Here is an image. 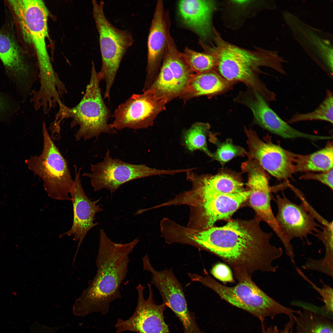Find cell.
Instances as JSON below:
<instances>
[{
	"instance_id": "cell-1",
	"label": "cell",
	"mask_w": 333,
	"mask_h": 333,
	"mask_svg": "<svg viewBox=\"0 0 333 333\" xmlns=\"http://www.w3.org/2000/svg\"><path fill=\"white\" fill-rule=\"evenodd\" d=\"M257 217L249 220L230 219L224 225L204 230L191 229V245L209 252L233 269L242 267L252 276L255 272H273V261L282 257V248L272 245V233L264 232Z\"/></svg>"
},
{
	"instance_id": "cell-2",
	"label": "cell",
	"mask_w": 333,
	"mask_h": 333,
	"mask_svg": "<svg viewBox=\"0 0 333 333\" xmlns=\"http://www.w3.org/2000/svg\"><path fill=\"white\" fill-rule=\"evenodd\" d=\"M139 241L136 238L126 243H115L100 229L96 273L76 301L72 308L75 315L84 317L94 312L106 314L110 303L121 298L120 287L128 272L129 256Z\"/></svg>"
},
{
	"instance_id": "cell-3",
	"label": "cell",
	"mask_w": 333,
	"mask_h": 333,
	"mask_svg": "<svg viewBox=\"0 0 333 333\" xmlns=\"http://www.w3.org/2000/svg\"><path fill=\"white\" fill-rule=\"evenodd\" d=\"M215 45H206L204 48L216 61L218 73L227 80L240 81L258 92L268 102L275 100L276 95L269 90L260 78V68L265 66L279 72L282 60L276 52L263 50L252 51L228 43L215 32Z\"/></svg>"
},
{
	"instance_id": "cell-4",
	"label": "cell",
	"mask_w": 333,
	"mask_h": 333,
	"mask_svg": "<svg viewBox=\"0 0 333 333\" xmlns=\"http://www.w3.org/2000/svg\"><path fill=\"white\" fill-rule=\"evenodd\" d=\"M6 1L13 23L23 39L34 47L39 69L40 85L45 88L56 86L60 79L53 68L47 50L48 11L45 4L41 0Z\"/></svg>"
},
{
	"instance_id": "cell-5",
	"label": "cell",
	"mask_w": 333,
	"mask_h": 333,
	"mask_svg": "<svg viewBox=\"0 0 333 333\" xmlns=\"http://www.w3.org/2000/svg\"><path fill=\"white\" fill-rule=\"evenodd\" d=\"M233 270L238 282L232 287L221 284L208 274L201 276L194 274L192 280L212 290L222 299L247 312L261 322L282 314L293 318L298 312V310L286 307L268 295L253 282L252 276L243 268L237 267Z\"/></svg>"
},
{
	"instance_id": "cell-6",
	"label": "cell",
	"mask_w": 333,
	"mask_h": 333,
	"mask_svg": "<svg viewBox=\"0 0 333 333\" xmlns=\"http://www.w3.org/2000/svg\"><path fill=\"white\" fill-rule=\"evenodd\" d=\"M101 80L92 62L91 75L85 93L79 103L70 108L65 105L57 113L50 126L54 131L60 130V124L65 118H71L72 128L78 126L75 134L77 140L98 138L102 133L113 134L116 130L108 123L110 112L102 98L100 87Z\"/></svg>"
},
{
	"instance_id": "cell-7",
	"label": "cell",
	"mask_w": 333,
	"mask_h": 333,
	"mask_svg": "<svg viewBox=\"0 0 333 333\" xmlns=\"http://www.w3.org/2000/svg\"><path fill=\"white\" fill-rule=\"evenodd\" d=\"M43 147L39 155L26 160L29 169L43 182L48 195L58 200H71L74 185L68 163L50 136L44 121L42 124Z\"/></svg>"
},
{
	"instance_id": "cell-8",
	"label": "cell",
	"mask_w": 333,
	"mask_h": 333,
	"mask_svg": "<svg viewBox=\"0 0 333 333\" xmlns=\"http://www.w3.org/2000/svg\"><path fill=\"white\" fill-rule=\"evenodd\" d=\"M92 15L99 38L102 64L98 72L105 82L104 98L109 99L111 88L121 60L126 51L132 45L131 33L113 26L105 15L104 2L92 1Z\"/></svg>"
},
{
	"instance_id": "cell-9",
	"label": "cell",
	"mask_w": 333,
	"mask_h": 333,
	"mask_svg": "<svg viewBox=\"0 0 333 333\" xmlns=\"http://www.w3.org/2000/svg\"><path fill=\"white\" fill-rule=\"evenodd\" d=\"M249 193L247 189L234 194L188 195L183 200V204L189 205L191 208L187 227L204 230L213 226L218 220L228 221L239 207L248 199Z\"/></svg>"
},
{
	"instance_id": "cell-10",
	"label": "cell",
	"mask_w": 333,
	"mask_h": 333,
	"mask_svg": "<svg viewBox=\"0 0 333 333\" xmlns=\"http://www.w3.org/2000/svg\"><path fill=\"white\" fill-rule=\"evenodd\" d=\"M91 172L84 173L83 176L89 178L96 191L109 190L112 194L122 184L131 180L150 176L162 175H173L176 170H159L150 168L145 164H135L113 158L109 151L106 152L103 160L91 165Z\"/></svg>"
},
{
	"instance_id": "cell-11",
	"label": "cell",
	"mask_w": 333,
	"mask_h": 333,
	"mask_svg": "<svg viewBox=\"0 0 333 333\" xmlns=\"http://www.w3.org/2000/svg\"><path fill=\"white\" fill-rule=\"evenodd\" d=\"M11 21L0 28V59L7 77L20 97H24L30 94L38 77L25 56Z\"/></svg>"
},
{
	"instance_id": "cell-12",
	"label": "cell",
	"mask_w": 333,
	"mask_h": 333,
	"mask_svg": "<svg viewBox=\"0 0 333 333\" xmlns=\"http://www.w3.org/2000/svg\"><path fill=\"white\" fill-rule=\"evenodd\" d=\"M162 61L158 76L148 89L168 102L184 92L195 73L178 49L170 32Z\"/></svg>"
},
{
	"instance_id": "cell-13",
	"label": "cell",
	"mask_w": 333,
	"mask_h": 333,
	"mask_svg": "<svg viewBox=\"0 0 333 333\" xmlns=\"http://www.w3.org/2000/svg\"><path fill=\"white\" fill-rule=\"evenodd\" d=\"M167 101L158 97L152 89L141 94H134L121 104L114 111L112 128L135 130L152 126L158 115L166 109Z\"/></svg>"
},
{
	"instance_id": "cell-14",
	"label": "cell",
	"mask_w": 333,
	"mask_h": 333,
	"mask_svg": "<svg viewBox=\"0 0 333 333\" xmlns=\"http://www.w3.org/2000/svg\"><path fill=\"white\" fill-rule=\"evenodd\" d=\"M241 167L242 170L248 174L246 185L250 192L248 199L256 213V217L266 222L279 238L284 246H287L289 243L282 233L271 209L272 188L270 186L265 170L256 160L251 158L243 163Z\"/></svg>"
},
{
	"instance_id": "cell-15",
	"label": "cell",
	"mask_w": 333,
	"mask_h": 333,
	"mask_svg": "<svg viewBox=\"0 0 333 333\" xmlns=\"http://www.w3.org/2000/svg\"><path fill=\"white\" fill-rule=\"evenodd\" d=\"M149 294L145 299V287L141 284L136 287L138 294L137 306L133 315L128 319H119L115 325L116 333L132 331L137 333H170L168 326L165 322L164 304L157 305L154 301L151 285L148 284Z\"/></svg>"
},
{
	"instance_id": "cell-16",
	"label": "cell",
	"mask_w": 333,
	"mask_h": 333,
	"mask_svg": "<svg viewBox=\"0 0 333 333\" xmlns=\"http://www.w3.org/2000/svg\"><path fill=\"white\" fill-rule=\"evenodd\" d=\"M240 93L234 101L244 104L251 110L255 122L264 129L286 139L303 138L312 141L323 140V136L302 132L290 126L269 106L258 92L249 88Z\"/></svg>"
},
{
	"instance_id": "cell-17",
	"label": "cell",
	"mask_w": 333,
	"mask_h": 333,
	"mask_svg": "<svg viewBox=\"0 0 333 333\" xmlns=\"http://www.w3.org/2000/svg\"><path fill=\"white\" fill-rule=\"evenodd\" d=\"M249 158L256 160L261 167L278 180L287 181L294 174V153L272 142L264 141L251 129L245 128Z\"/></svg>"
},
{
	"instance_id": "cell-18",
	"label": "cell",
	"mask_w": 333,
	"mask_h": 333,
	"mask_svg": "<svg viewBox=\"0 0 333 333\" xmlns=\"http://www.w3.org/2000/svg\"><path fill=\"white\" fill-rule=\"evenodd\" d=\"M275 200L278 208L276 221L287 241L290 243L295 238H305L310 244L308 235L314 234L318 227L322 226L316 222L307 207L302 203L297 204L292 202L283 193L282 196L276 195Z\"/></svg>"
},
{
	"instance_id": "cell-19",
	"label": "cell",
	"mask_w": 333,
	"mask_h": 333,
	"mask_svg": "<svg viewBox=\"0 0 333 333\" xmlns=\"http://www.w3.org/2000/svg\"><path fill=\"white\" fill-rule=\"evenodd\" d=\"M75 178L70 195L73 208V219L72 225L68 231L61 234L60 237L67 235L72 236L74 240L78 242L77 248L73 261L79 249L88 232L98 225L94 223L96 214L104 210L97 204L100 199L91 200L85 194L83 188L80 178V170H77L74 166Z\"/></svg>"
},
{
	"instance_id": "cell-20",
	"label": "cell",
	"mask_w": 333,
	"mask_h": 333,
	"mask_svg": "<svg viewBox=\"0 0 333 333\" xmlns=\"http://www.w3.org/2000/svg\"><path fill=\"white\" fill-rule=\"evenodd\" d=\"M170 23L162 0L158 1L147 41L146 76L143 92L152 84L158 73L165 53Z\"/></svg>"
},
{
	"instance_id": "cell-21",
	"label": "cell",
	"mask_w": 333,
	"mask_h": 333,
	"mask_svg": "<svg viewBox=\"0 0 333 333\" xmlns=\"http://www.w3.org/2000/svg\"><path fill=\"white\" fill-rule=\"evenodd\" d=\"M179 16L183 23L204 42L213 38L212 17L216 3L212 0H183L178 3Z\"/></svg>"
},
{
	"instance_id": "cell-22",
	"label": "cell",
	"mask_w": 333,
	"mask_h": 333,
	"mask_svg": "<svg viewBox=\"0 0 333 333\" xmlns=\"http://www.w3.org/2000/svg\"><path fill=\"white\" fill-rule=\"evenodd\" d=\"M191 171L187 172V175L188 180L192 183L193 188L190 191L193 194H234L246 190L240 180L229 174L199 175Z\"/></svg>"
},
{
	"instance_id": "cell-23",
	"label": "cell",
	"mask_w": 333,
	"mask_h": 333,
	"mask_svg": "<svg viewBox=\"0 0 333 333\" xmlns=\"http://www.w3.org/2000/svg\"><path fill=\"white\" fill-rule=\"evenodd\" d=\"M142 260L143 270L151 273V283L158 290L166 306L170 309L187 302L182 286L171 269L156 270L152 266L147 254L142 257Z\"/></svg>"
},
{
	"instance_id": "cell-24",
	"label": "cell",
	"mask_w": 333,
	"mask_h": 333,
	"mask_svg": "<svg viewBox=\"0 0 333 333\" xmlns=\"http://www.w3.org/2000/svg\"><path fill=\"white\" fill-rule=\"evenodd\" d=\"M215 70L195 73L184 92L179 97L184 102L194 98L224 91L233 84Z\"/></svg>"
},
{
	"instance_id": "cell-25",
	"label": "cell",
	"mask_w": 333,
	"mask_h": 333,
	"mask_svg": "<svg viewBox=\"0 0 333 333\" xmlns=\"http://www.w3.org/2000/svg\"><path fill=\"white\" fill-rule=\"evenodd\" d=\"M294 173L299 172H325L333 169L332 142L312 153L302 155L294 153L293 158Z\"/></svg>"
},
{
	"instance_id": "cell-26",
	"label": "cell",
	"mask_w": 333,
	"mask_h": 333,
	"mask_svg": "<svg viewBox=\"0 0 333 333\" xmlns=\"http://www.w3.org/2000/svg\"><path fill=\"white\" fill-rule=\"evenodd\" d=\"M297 314L295 333H333L332 321L326 316L306 307Z\"/></svg>"
},
{
	"instance_id": "cell-27",
	"label": "cell",
	"mask_w": 333,
	"mask_h": 333,
	"mask_svg": "<svg viewBox=\"0 0 333 333\" xmlns=\"http://www.w3.org/2000/svg\"><path fill=\"white\" fill-rule=\"evenodd\" d=\"M210 128L207 123L196 122L183 134V139L186 148L190 151L201 150L212 158V153L209 150L207 136Z\"/></svg>"
},
{
	"instance_id": "cell-28",
	"label": "cell",
	"mask_w": 333,
	"mask_h": 333,
	"mask_svg": "<svg viewBox=\"0 0 333 333\" xmlns=\"http://www.w3.org/2000/svg\"><path fill=\"white\" fill-rule=\"evenodd\" d=\"M321 120L333 123V94L329 89L326 91L324 99L314 111L306 113H297L287 122L288 124L307 121Z\"/></svg>"
},
{
	"instance_id": "cell-29",
	"label": "cell",
	"mask_w": 333,
	"mask_h": 333,
	"mask_svg": "<svg viewBox=\"0 0 333 333\" xmlns=\"http://www.w3.org/2000/svg\"><path fill=\"white\" fill-rule=\"evenodd\" d=\"M318 229L315 236L323 243L325 250L324 257L315 261L316 265L319 270L325 272L333 270V221L329 225Z\"/></svg>"
},
{
	"instance_id": "cell-30",
	"label": "cell",
	"mask_w": 333,
	"mask_h": 333,
	"mask_svg": "<svg viewBox=\"0 0 333 333\" xmlns=\"http://www.w3.org/2000/svg\"><path fill=\"white\" fill-rule=\"evenodd\" d=\"M182 53L187 64L195 73L215 70L216 68L215 58L209 53L198 52L186 47Z\"/></svg>"
},
{
	"instance_id": "cell-31",
	"label": "cell",
	"mask_w": 333,
	"mask_h": 333,
	"mask_svg": "<svg viewBox=\"0 0 333 333\" xmlns=\"http://www.w3.org/2000/svg\"><path fill=\"white\" fill-rule=\"evenodd\" d=\"M247 154V152L243 148L234 144L231 140L228 139L217 145L212 158L223 165L236 157Z\"/></svg>"
},
{
	"instance_id": "cell-32",
	"label": "cell",
	"mask_w": 333,
	"mask_h": 333,
	"mask_svg": "<svg viewBox=\"0 0 333 333\" xmlns=\"http://www.w3.org/2000/svg\"><path fill=\"white\" fill-rule=\"evenodd\" d=\"M20 107L19 102L11 94L0 91V122L9 121Z\"/></svg>"
},
{
	"instance_id": "cell-33",
	"label": "cell",
	"mask_w": 333,
	"mask_h": 333,
	"mask_svg": "<svg viewBox=\"0 0 333 333\" xmlns=\"http://www.w3.org/2000/svg\"><path fill=\"white\" fill-rule=\"evenodd\" d=\"M296 269L298 274L310 284L322 297L324 304L322 307L323 309L327 312L332 314L333 309V288L324 283L321 279H320V282L323 286L322 288H319L308 278L299 268L296 267Z\"/></svg>"
},
{
	"instance_id": "cell-34",
	"label": "cell",
	"mask_w": 333,
	"mask_h": 333,
	"mask_svg": "<svg viewBox=\"0 0 333 333\" xmlns=\"http://www.w3.org/2000/svg\"><path fill=\"white\" fill-rule=\"evenodd\" d=\"M211 273L214 277L223 283L234 282L230 267L225 264L219 263L216 264L212 267Z\"/></svg>"
},
{
	"instance_id": "cell-35",
	"label": "cell",
	"mask_w": 333,
	"mask_h": 333,
	"mask_svg": "<svg viewBox=\"0 0 333 333\" xmlns=\"http://www.w3.org/2000/svg\"><path fill=\"white\" fill-rule=\"evenodd\" d=\"M332 169L319 173L307 172L299 177L300 179L313 180L319 181L333 190V172Z\"/></svg>"
},
{
	"instance_id": "cell-36",
	"label": "cell",
	"mask_w": 333,
	"mask_h": 333,
	"mask_svg": "<svg viewBox=\"0 0 333 333\" xmlns=\"http://www.w3.org/2000/svg\"><path fill=\"white\" fill-rule=\"evenodd\" d=\"M261 323V333H294L293 327L295 323L293 318H289V321L281 330L279 329L277 326H268L265 324L264 322Z\"/></svg>"
},
{
	"instance_id": "cell-37",
	"label": "cell",
	"mask_w": 333,
	"mask_h": 333,
	"mask_svg": "<svg viewBox=\"0 0 333 333\" xmlns=\"http://www.w3.org/2000/svg\"><path fill=\"white\" fill-rule=\"evenodd\" d=\"M31 333H51V332H50L49 331H46V330H38L32 332Z\"/></svg>"
}]
</instances>
